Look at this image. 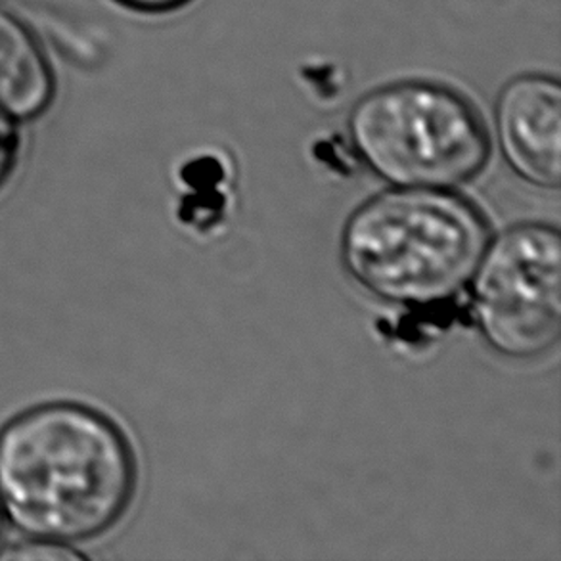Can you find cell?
Wrapping results in <instances>:
<instances>
[{"label":"cell","instance_id":"1","mask_svg":"<svg viewBox=\"0 0 561 561\" xmlns=\"http://www.w3.org/2000/svg\"><path fill=\"white\" fill-rule=\"evenodd\" d=\"M137 491L129 435L91 404L41 402L0 427V502L27 539H100L129 514Z\"/></svg>","mask_w":561,"mask_h":561},{"label":"cell","instance_id":"2","mask_svg":"<svg viewBox=\"0 0 561 561\" xmlns=\"http://www.w3.org/2000/svg\"><path fill=\"white\" fill-rule=\"evenodd\" d=\"M489 225L478 205L439 188L368 197L345 220L340 257L351 280L383 304L435 307L470 286Z\"/></svg>","mask_w":561,"mask_h":561},{"label":"cell","instance_id":"3","mask_svg":"<svg viewBox=\"0 0 561 561\" xmlns=\"http://www.w3.org/2000/svg\"><path fill=\"white\" fill-rule=\"evenodd\" d=\"M347 135L363 165L394 188H456L481 175L491 158L473 102L422 79L363 94L347 115Z\"/></svg>","mask_w":561,"mask_h":561},{"label":"cell","instance_id":"4","mask_svg":"<svg viewBox=\"0 0 561 561\" xmlns=\"http://www.w3.org/2000/svg\"><path fill=\"white\" fill-rule=\"evenodd\" d=\"M471 312L489 350L531 360L554 350L561 334V236L524 222L486 243L471 278Z\"/></svg>","mask_w":561,"mask_h":561},{"label":"cell","instance_id":"5","mask_svg":"<svg viewBox=\"0 0 561 561\" xmlns=\"http://www.w3.org/2000/svg\"><path fill=\"white\" fill-rule=\"evenodd\" d=\"M502 158L525 183L561 184V84L547 73H524L504 84L494 104Z\"/></svg>","mask_w":561,"mask_h":561},{"label":"cell","instance_id":"6","mask_svg":"<svg viewBox=\"0 0 561 561\" xmlns=\"http://www.w3.org/2000/svg\"><path fill=\"white\" fill-rule=\"evenodd\" d=\"M56 73L35 31L0 7V112L15 122H35L53 107Z\"/></svg>","mask_w":561,"mask_h":561},{"label":"cell","instance_id":"7","mask_svg":"<svg viewBox=\"0 0 561 561\" xmlns=\"http://www.w3.org/2000/svg\"><path fill=\"white\" fill-rule=\"evenodd\" d=\"M23 135L18 122L0 112V190L4 188L20 165Z\"/></svg>","mask_w":561,"mask_h":561},{"label":"cell","instance_id":"8","mask_svg":"<svg viewBox=\"0 0 561 561\" xmlns=\"http://www.w3.org/2000/svg\"><path fill=\"white\" fill-rule=\"evenodd\" d=\"M0 558L7 560H83L84 554L76 547L48 540L30 539L12 548H2Z\"/></svg>","mask_w":561,"mask_h":561},{"label":"cell","instance_id":"9","mask_svg":"<svg viewBox=\"0 0 561 561\" xmlns=\"http://www.w3.org/2000/svg\"><path fill=\"white\" fill-rule=\"evenodd\" d=\"M112 2L135 14L168 15L183 10L194 0H112Z\"/></svg>","mask_w":561,"mask_h":561},{"label":"cell","instance_id":"10","mask_svg":"<svg viewBox=\"0 0 561 561\" xmlns=\"http://www.w3.org/2000/svg\"><path fill=\"white\" fill-rule=\"evenodd\" d=\"M4 527H7V516L2 510V502H0V550H2V542H4Z\"/></svg>","mask_w":561,"mask_h":561}]
</instances>
